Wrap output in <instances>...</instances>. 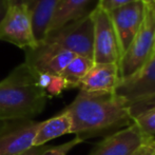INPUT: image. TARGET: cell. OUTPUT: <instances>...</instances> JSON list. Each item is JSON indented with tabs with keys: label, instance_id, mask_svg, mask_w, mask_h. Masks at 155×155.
<instances>
[{
	"label": "cell",
	"instance_id": "1",
	"mask_svg": "<svg viewBox=\"0 0 155 155\" xmlns=\"http://www.w3.org/2000/svg\"><path fill=\"white\" fill-rule=\"evenodd\" d=\"M72 119L71 134H98L113 128L132 124L126 102L115 93H89L79 91L64 109Z\"/></svg>",
	"mask_w": 155,
	"mask_h": 155
},
{
	"label": "cell",
	"instance_id": "2",
	"mask_svg": "<svg viewBox=\"0 0 155 155\" xmlns=\"http://www.w3.org/2000/svg\"><path fill=\"white\" fill-rule=\"evenodd\" d=\"M47 100L37 74L22 63L0 81V121L31 120L45 110Z\"/></svg>",
	"mask_w": 155,
	"mask_h": 155
},
{
	"label": "cell",
	"instance_id": "3",
	"mask_svg": "<svg viewBox=\"0 0 155 155\" xmlns=\"http://www.w3.org/2000/svg\"><path fill=\"white\" fill-rule=\"evenodd\" d=\"M114 93L126 102L131 118L155 108V55L137 73L119 80Z\"/></svg>",
	"mask_w": 155,
	"mask_h": 155
},
{
	"label": "cell",
	"instance_id": "4",
	"mask_svg": "<svg viewBox=\"0 0 155 155\" xmlns=\"http://www.w3.org/2000/svg\"><path fill=\"white\" fill-rule=\"evenodd\" d=\"M155 47V10L146 6L141 25L118 63L119 80L131 77L151 59Z\"/></svg>",
	"mask_w": 155,
	"mask_h": 155
},
{
	"label": "cell",
	"instance_id": "5",
	"mask_svg": "<svg viewBox=\"0 0 155 155\" xmlns=\"http://www.w3.org/2000/svg\"><path fill=\"white\" fill-rule=\"evenodd\" d=\"M93 36L94 25L90 12L82 18L48 34L43 41L93 60Z\"/></svg>",
	"mask_w": 155,
	"mask_h": 155
},
{
	"label": "cell",
	"instance_id": "6",
	"mask_svg": "<svg viewBox=\"0 0 155 155\" xmlns=\"http://www.w3.org/2000/svg\"><path fill=\"white\" fill-rule=\"evenodd\" d=\"M0 41L25 50L38 45L33 34L29 8L22 0H10L8 11L0 22Z\"/></svg>",
	"mask_w": 155,
	"mask_h": 155
},
{
	"label": "cell",
	"instance_id": "7",
	"mask_svg": "<svg viewBox=\"0 0 155 155\" xmlns=\"http://www.w3.org/2000/svg\"><path fill=\"white\" fill-rule=\"evenodd\" d=\"M91 16L94 25V63H114L118 65L120 52L110 14L96 6L91 11Z\"/></svg>",
	"mask_w": 155,
	"mask_h": 155
},
{
	"label": "cell",
	"instance_id": "8",
	"mask_svg": "<svg viewBox=\"0 0 155 155\" xmlns=\"http://www.w3.org/2000/svg\"><path fill=\"white\" fill-rule=\"evenodd\" d=\"M118 41L120 58L136 36L145 16L143 0L132 2L109 13Z\"/></svg>",
	"mask_w": 155,
	"mask_h": 155
},
{
	"label": "cell",
	"instance_id": "9",
	"mask_svg": "<svg viewBox=\"0 0 155 155\" xmlns=\"http://www.w3.org/2000/svg\"><path fill=\"white\" fill-rule=\"evenodd\" d=\"M149 137L145 136L132 121L127 128L104 138L89 155H134Z\"/></svg>",
	"mask_w": 155,
	"mask_h": 155
},
{
	"label": "cell",
	"instance_id": "10",
	"mask_svg": "<svg viewBox=\"0 0 155 155\" xmlns=\"http://www.w3.org/2000/svg\"><path fill=\"white\" fill-rule=\"evenodd\" d=\"M41 121H21L0 136V155H21L33 148V141Z\"/></svg>",
	"mask_w": 155,
	"mask_h": 155
},
{
	"label": "cell",
	"instance_id": "11",
	"mask_svg": "<svg viewBox=\"0 0 155 155\" xmlns=\"http://www.w3.org/2000/svg\"><path fill=\"white\" fill-rule=\"evenodd\" d=\"M119 81L118 65L114 63H94L80 81L78 88L89 93H114Z\"/></svg>",
	"mask_w": 155,
	"mask_h": 155
},
{
	"label": "cell",
	"instance_id": "12",
	"mask_svg": "<svg viewBox=\"0 0 155 155\" xmlns=\"http://www.w3.org/2000/svg\"><path fill=\"white\" fill-rule=\"evenodd\" d=\"M29 8L35 40L40 43L47 36L50 22L59 0H22Z\"/></svg>",
	"mask_w": 155,
	"mask_h": 155
},
{
	"label": "cell",
	"instance_id": "13",
	"mask_svg": "<svg viewBox=\"0 0 155 155\" xmlns=\"http://www.w3.org/2000/svg\"><path fill=\"white\" fill-rule=\"evenodd\" d=\"M92 0H59L50 22L48 34L88 15V6Z\"/></svg>",
	"mask_w": 155,
	"mask_h": 155
},
{
	"label": "cell",
	"instance_id": "14",
	"mask_svg": "<svg viewBox=\"0 0 155 155\" xmlns=\"http://www.w3.org/2000/svg\"><path fill=\"white\" fill-rule=\"evenodd\" d=\"M72 119L69 112L63 110L59 114L55 115L48 120L41 121L36 135L33 141V147L45 146L49 141L63 136L65 134H71Z\"/></svg>",
	"mask_w": 155,
	"mask_h": 155
},
{
	"label": "cell",
	"instance_id": "15",
	"mask_svg": "<svg viewBox=\"0 0 155 155\" xmlns=\"http://www.w3.org/2000/svg\"><path fill=\"white\" fill-rule=\"evenodd\" d=\"M94 61L84 56H76L68 67L61 72L59 76H61L69 88H78L82 78L90 71L93 67Z\"/></svg>",
	"mask_w": 155,
	"mask_h": 155
},
{
	"label": "cell",
	"instance_id": "16",
	"mask_svg": "<svg viewBox=\"0 0 155 155\" xmlns=\"http://www.w3.org/2000/svg\"><path fill=\"white\" fill-rule=\"evenodd\" d=\"M82 141L84 138H81L80 136H76L75 138L55 147H48V146L33 147L21 155H68L73 148L81 143Z\"/></svg>",
	"mask_w": 155,
	"mask_h": 155
},
{
	"label": "cell",
	"instance_id": "17",
	"mask_svg": "<svg viewBox=\"0 0 155 155\" xmlns=\"http://www.w3.org/2000/svg\"><path fill=\"white\" fill-rule=\"evenodd\" d=\"M76 54L69 51H60L57 53L47 64L45 65L40 73H48L51 75H60L61 72L68 67L70 62L76 57ZM39 73V74H40Z\"/></svg>",
	"mask_w": 155,
	"mask_h": 155
},
{
	"label": "cell",
	"instance_id": "18",
	"mask_svg": "<svg viewBox=\"0 0 155 155\" xmlns=\"http://www.w3.org/2000/svg\"><path fill=\"white\" fill-rule=\"evenodd\" d=\"M133 123L136 124L145 136L155 137V108L136 116L133 119Z\"/></svg>",
	"mask_w": 155,
	"mask_h": 155
},
{
	"label": "cell",
	"instance_id": "19",
	"mask_svg": "<svg viewBox=\"0 0 155 155\" xmlns=\"http://www.w3.org/2000/svg\"><path fill=\"white\" fill-rule=\"evenodd\" d=\"M68 88H69L68 84L61 76L53 75L51 82L48 86V88L45 89V93L48 94V96H58L62 93L63 90Z\"/></svg>",
	"mask_w": 155,
	"mask_h": 155
},
{
	"label": "cell",
	"instance_id": "20",
	"mask_svg": "<svg viewBox=\"0 0 155 155\" xmlns=\"http://www.w3.org/2000/svg\"><path fill=\"white\" fill-rule=\"evenodd\" d=\"M135 1H138V0H99L97 6L104 10V12L110 13L112 11L116 10V8H121V6Z\"/></svg>",
	"mask_w": 155,
	"mask_h": 155
},
{
	"label": "cell",
	"instance_id": "21",
	"mask_svg": "<svg viewBox=\"0 0 155 155\" xmlns=\"http://www.w3.org/2000/svg\"><path fill=\"white\" fill-rule=\"evenodd\" d=\"M154 139L155 137H149L147 140L138 148L134 155H155L154 150Z\"/></svg>",
	"mask_w": 155,
	"mask_h": 155
},
{
	"label": "cell",
	"instance_id": "22",
	"mask_svg": "<svg viewBox=\"0 0 155 155\" xmlns=\"http://www.w3.org/2000/svg\"><path fill=\"white\" fill-rule=\"evenodd\" d=\"M53 75L48 73H40L37 75V84H38L39 88H41L42 90L45 91V89L48 88V86L50 84L52 80Z\"/></svg>",
	"mask_w": 155,
	"mask_h": 155
},
{
	"label": "cell",
	"instance_id": "23",
	"mask_svg": "<svg viewBox=\"0 0 155 155\" xmlns=\"http://www.w3.org/2000/svg\"><path fill=\"white\" fill-rule=\"evenodd\" d=\"M21 121H0V136L17 127Z\"/></svg>",
	"mask_w": 155,
	"mask_h": 155
},
{
	"label": "cell",
	"instance_id": "24",
	"mask_svg": "<svg viewBox=\"0 0 155 155\" xmlns=\"http://www.w3.org/2000/svg\"><path fill=\"white\" fill-rule=\"evenodd\" d=\"M8 4H10V0H0V22L2 21L6 11H8Z\"/></svg>",
	"mask_w": 155,
	"mask_h": 155
},
{
	"label": "cell",
	"instance_id": "25",
	"mask_svg": "<svg viewBox=\"0 0 155 155\" xmlns=\"http://www.w3.org/2000/svg\"><path fill=\"white\" fill-rule=\"evenodd\" d=\"M143 3L146 4V6L150 8H154L155 10V0H143Z\"/></svg>",
	"mask_w": 155,
	"mask_h": 155
},
{
	"label": "cell",
	"instance_id": "26",
	"mask_svg": "<svg viewBox=\"0 0 155 155\" xmlns=\"http://www.w3.org/2000/svg\"><path fill=\"white\" fill-rule=\"evenodd\" d=\"M154 55H155V47H154V52H153V55H152V57H153ZM152 57H151V58H152Z\"/></svg>",
	"mask_w": 155,
	"mask_h": 155
},
{
	"label": "cell",
	"instance_id": "27",
	"mask_svg": "<svg viewBox=\"0 0 155 155\" xmlns=\"http://www.w3.org/2000/svg\"><path fill=\"white\" fill-rule=\"evenodd\" d=\"M154 150H155V139H154Z\"/></svg>",
	"mask_w": 155,
	"mask_h": 155
}]
</instances>
